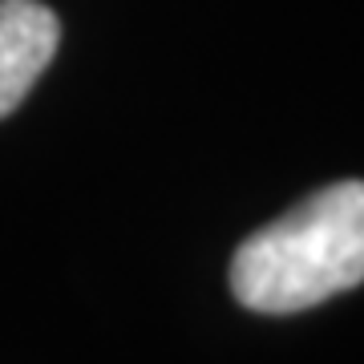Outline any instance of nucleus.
<instances>
[{"mask_svg": "<svg viewBox=\"0 0 364 364\" xmlns=\"http://www.w3.org/2000/svg\"><path fill=\"white\" fill-rule=\"evenodd\" d=\"M364 284V182H332L247 235L231 259L235 299L263 316L308 312Z\"/></svg>", "mask_w": 364, "mask_h": 364, "instance_id": "1", "label": "nucleus"}, {"mask_svg": "<svg viewBox=\"0 0 364 364\" xmlns=\"http://www.w3.org/2000/svg\"><path fill=\"white\" fill-rule=\"evenodd\" d=\"M61 45V21L41 0H0V117L28 97Z\"/></svg>", "mask_w": 364, "mask_h": 364, "instance_id": "2", "label": "nucleus"}]
</instances>
